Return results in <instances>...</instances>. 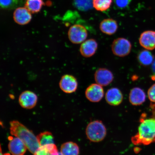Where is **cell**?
<instances>
[{
    "label": "cell",
    "instance_id": "cell-1",
    "mask_svg": "<svg viewBox=\"0 0 155 155\" xmlns=\"http://www.w3.org/2000/svg\"><path fill=\"white\" fill-rule=\"evenodd\" d=\"M10 125L11 134L20 139L26 145L27 149L34 154L40 146L37 137L32 131L17 121H11Z\"/></svg>",
    "mask_w": 155,
    "mask_h": 155
},
{
    "label": "cell",
    "instance_id": "cell-2",
    "mask_svg": "<svg viewBox=\"0 0 155 155\" xmlns=\"http://www.w3.org/2000/svg\"><path fill=\"white\" fill-rule=\"evenodd\" d=\"M142 118L138 132L131 138L132 142L135 145H148L155 141V118Z\"/></svg>",
    "mask_w": 155,
    "mask_h": 155
},
{
    "label": "cell",
    "instance_id": "cell-3",
    "mask_svg": "<svg viewBox=\"0 0 155 155\" xmlns=\"http://www.w3.org/2000/svg\"><path fill=\"white\" fill-rule=\"evenodd\" d=\"M86 133L89 140L93 142H99L105 138L107 129L101 121L94 120L87 125Z\"/></svg>",
    "mask_w": 155,
    "mask_h": 155
},
{
    "label": "cell",
    "instance_id": "cell-4",
    "mask_svg": "<svg viewBox=\"0 0 155 155\" xmlns=\"http://www.w3.org/2000/svg\"><path fill=\"white\" fill-rule=\"evenodd\" d=\"M132 45L130 41L124 38H118L114 40L111 45L112 53L120 57H126L130 53Z\"/></svg>",
    "mask_w": 155,
    "mask_h": 155
},
{
    "label": "cell",
    "instance_id": "cell-5",
    "mask_svg": "<svg viewBox=\"0 0 155 155\" xmlns=\"http://www.w3.org/2000/svg\"><path fill=\"white\" fill-rule=\"evenodd\" d=\"M68 36L70 41L74 44L82 43L88 36L87 29L83 25L75 24L69 28Z\"/></svg>",
    "mask_w": 155,
    "mask_h": 155
},
{
    "label": "cell",
    "instance_id": "cell-6",
    "mask_svg": "<svg viewBox=\"0 0 155 155\" xmlns=\"http://www.w3.org/2000/svg\"><path fill=\"white\" fill-rule=\"evenodd\" d=\"M61 90L67 94L76 91L78 87L77 79L72 75L65 74L61 77L59 83Z\"/></svg>",
    "mask_w": 155,
    "mask_h": 155
},
{
    "label": "cell",
    "instance_id": "cell-7",
    "mask_svg": "<svg viewBox=\"0 0 155 155\" xmlns=\"http://www.w3.org/2000/svg\"><path fill=\"white\" fill-rule=\"evenodd\" d=\"M85 96L89 101L98 102L101 101L104 96L102 86L98 84H92L89 86L85 91Z\"/></svg>",
    "mask_w": 155,
    "mask_h": 155
},
{
    "label": "cell",
    "instance_id": "cell-8",
    "mask_svg": "<svg viewBox=\"0 0 155 155\" xmlns=\"http://www.w3.org/2000/svg\"><path fill=\"white\" fill-rule=\"evenodd\" d=\"M113 73L107 69L101 68L94 74V79L97 84L102 87L108 86L114 80Z\"/></svg>",
    "mask_w": 155,
    "mask_h": 155
},
{
    "label": "cell",
    "instance_id": "cell-9",
    "mask_svg": "<svg viewBox=\"0 0 155 155\" xmlns=\"http://www.w3.org/2000/svg\"><path fill=\"white\" fill-rule=\"evenodd\" d=\"M38 97L34 92L26 91L21 93L19 97V102L22 107L30 109L36 106Z\"/></svg>",
    "mask_w": 155,
    "mask_h": 155
},
{
    "label": "cell",
    "instance_id": "cell-10",
    "mask_svg": "<svg viewBox=\"0 0 155 155\" xmlns=\"http://www.w3.org/2000/svg\"><path fill=\"white\" fill-rule=\"evenodd\" d=\"M8 147L9 152L12 155H24L27 150L24 143L18 137L9 136Z\"/></svg>",
    "mask_w": 155,
    "mask_h": 155
},
{
    "label": "cell",
    "instance_id": "cell-11",
    "mask_svg": "<svg viewBox=\"0 0 155 155\" xmlns=\"http://www.w3.org/2000/svg\"><path fill=\"white\" fill-rule=\"evenodd\" d=\"M123 95L120 90L117 88H112L108 90L105 94L106 101L110 105L117 106L121 104Z\"/></svg>",
    "mask_w": 155,
    "mask_h": 155
},
{
    "label": "cell",
    "instance_id": "cell-12",
    "mask_svg": "<svg viewBox=\"0 0 155 155\" xmlns=\"http://www.w3.org/2000/svg\"><path fill=\"white\" fill-rule=\"evenodd\" d=\"M98 47L97 42L94 39L85 40L81 45L80 53L85 58L91 57L96 53Z\"/></svg>",
    "mask_w": 155,
    "mask_h": 155
},
{
    "label": "cell",
    "instance_id": "cell-13",
    "mask_svg": "<svg viewBox=\"0 0 155 155\" xmlns=\"http://www.w3.org/2000/svg\"><path fill=\"white\" fill-rule=\"evenodd\" d=\"M140 45L148 50L155 48V31H147L141 34L139 38Z\"/></svg>",
    "mask_w": 155,
    "mask_h": 155
},
{
    "label": "cell",
    "instance_id": "cell-14",
    "mask_svg": "<svg viewBox=\"0 0 155 155\" xmlns=\"http://www.w3.org/2000/svg\"><path fill=\"white\" fill-rule=\"evenodd\" d=\"M13 19L17 24L24 25L28 24L32 19L31 13L26 7H19L13 13Z\"/></svg>",
    "mask_w": 155,
    "mask_h": 155
},
{
    "label": "cell",
    "instance_id": "cell-15",
    "mask_svg": "<svg viewBox=\"0 0 155 155\" xmlns=\"http://www.w3.org/2000/svg\"><path fill=\"white\" fill-rule=\"evenodd\" d=\"M146 98V94L144 91L139 87L132 89L129 93V102L133 106L141 105L145 102Z\"/></svg>",
    "mask_w": 155,
    "mask_h": 155
},
{
    "label": "cell",
    "instance_id": "cell-16",
    "mask_svg": "<svg viewBox=\"0 0 155 155\" xmlns=\"http://www.w3.org/2000/svg\"><path fill=\"white\" fill-rule=\"evenodd\" d=\"M118 28L117 21L112 18L104 19L100 25V28L101 32L109 35L115 34Z\"/></svg>",
    "mask_w": 155,
    "mask_h": 155
},
{
    "label": "cell",
    "instance_id": "cell-17",
    "mask_svg": "<svg viewBox=\"0 0 155 155\" xmlns=\"http://www.w3.org/2000/svg\"><path fill=\"white\" fill-rule=\"evenodd\" d=\"M61 150L63 155H79V153L78 145L72 141L64 143L61 145Z\"/></svg>",
    "mask_w": 155,
    "mask_h": 155
},
{
    "label": "cell",
    "instance_id": "cell-18",
    "mask_svg": "<svg viewBox=\"0 0 155 155\" xmlns=\"http://www.w3.org/2000/svg\"><path fill=\"white\" fill-rule=\"evenodd\" d=\"M137 60L143 66H148L153 63L154 61V56L148 50H142L137 55Z\"/></svg>",
    "mask_w": 155,
    "mask_h": 155
},
{
    "label": "cell",
    "instance_id": "cell-19",
    "mask_svg": "<svg viewBox=\"0 0 155 155\" xmlns=\"http://www.w3.org/2000/svg\"><path fill=\"white\" fill-rule=\"evenodd\" d=\"M34 155H59L55 144H49L40 146Z\"/></svg>",
    "mask_w": 155,
    "mask_h": 155
},
{
    "label": "cell",
    "instance_id": "cell-20",
    "mask_svg": "<svg viewBox=\"0 0 155 155\" xmlns=\"http://www.w3.org/2000/svg\"><path fill=\"white\" fill-rule=\"evenodd\" d=\"M44 4L43 0H27L25 7L32 13L40 12Z\"/></svg>",
    "mask_w": 155,
    "mask_h": 155
},
{
    "label": "cell",
    "instance_id": "cell-21",
    "mask_svg": "<svg viewBox=\"0 0 155 155\" xmlns=\"http://www.w3.org/2000/svg\"><path fill=\"white\" fill-rule=\"evenodd\" d=\"M36 137L40 146L54 144V137L50 132H44L40 133Z\"/></svg>",
    "mask_w": 155,
    "mask_h": 155
},
{
    "label": "cell",
    "instance_id": "cell-22",
    "mask_svg": "<svg viewBox=\"0 0 155 155\" xmlns=\"http://www.w3.org/2000/svg\"><path fill=\"white\" fill-rule=\"evenodd\" d=\"M113 0H93V7L96 10L105 11L110 8Z\"/></svg>",
    "mask_w": 155,
    "mask_h": 155
},
{
    "label": "cell",
    "instance_id": "cell-23",
    "mask_svg": "<svg viewBox=\"0 0 155 155\" xmlns=\"http://www.w3.org/2000/svg\"><path fill=\"white\" fill-rule=\"evenodd\" d=\"M93 0H74V5L75 8L81 11H87L93 7Z\"/></svg>",
    "mask_w": 155,
    "mask_h": 155
},
{
    "label": "cell",
    "instance_id": "cell-24",
    "mask_svg": "<svg viewBox=\"0 0 155 155\" xmlns=\"http://www.w3.org/2000/svg\"><path fill=\"white\" fill-rule=\"evenodd\" d=\"M18 0H0L1 7L3 9H11L15 7Z\"/></svg>",
    "mask_w": 155,
    "mask_h": 155
},
{
    "label": "cell",
    "instance_id": "cell-25",
    "mask_svg": "<svg viewBox=\"0 0 155 155\" xmlns=\"http://www.w3.org/2000/svg\"><path fill=\"white\" fill-rule=\"evenodd\" d=\"M132 0H113L116 8L123 9L126 8L130 3Z\"/></svg>",
    "mask_w": 155,
    "mask_h": 155
},
{
    "label": "cell",
    "instance_id": "cell-26",
    "mask_svg": "<svg viewBox=\"0 0 155 155\" xmlns=\"http://www.w3.org/2000/svg\"><path fill=\"white\" fill-rule=\"evenodd\" d=\"M148 96L149 100L151 102L155 103V84L153 85L148 91Z\"/></svg>",
    "mask_w": 155,
    "mask_h": 155
},
{
    "label": "cell",
    "instance_id": "cell-27",
    "mask_svg": "<svg viewBox=\"0 0 155 155\" xmlns=\"http://www.w3.org/2000/svg\"><path fill=\"white\" fill-rule=\"evenodd\" d=\"M152 71L153 75L152 77V79L153 80H155V58L152 63Z\"/></svg>",
    "mask_w": 155,
    "mask_h": 155
},
{
    "label": "cell",
    "instance_id": "cell-28",
    "mask_svg": "<svg viewBox=\"0 0 155 155\" xmlns=\"http://www.w3.org/2000/svg\"><path fill=\"white\" fill-rule=\"evenodd\" d=\"M2 149H1V155H11L9 153H6L2 154Z\"/></svg>",
    "mask_w": 155,
    "mask_h": 155
},
{
    "label": "cell",
    "instance_id": "cell-29",
    "mask_svg": "<svg viewBox=\"0 0 155 155\" xmlns=\"http://www.w3.org/2000/svg\"><path fill=\"white\" fill-rule=\"evenodd\" d=\"M59 155H63L61 152H59Z\"/></svg>",
    "mask_w": 155,
    "mask_h": 155
}]
</instances>
